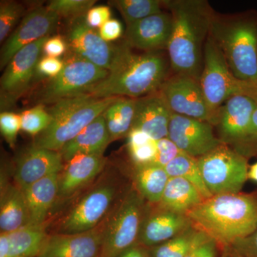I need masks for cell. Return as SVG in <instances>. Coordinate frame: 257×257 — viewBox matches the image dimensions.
<instances>
[{"label": "cell", "instance_id": "1", "mask_svg": "<svg viewBox=\"0 0 257 257\" xmlns=\"http://www.w3.org/2000/svg\"><path fill=\"white\" fill-rule=\"evenodd\" d=\"M173 19V30L167 47L174 74L199 79L204 62V49L214 11L203 0L164 1Z\"/></svg>", "mask_w": 257, "mask_h": 257}, {"label": "cell", "instance_id": "2", "mask_svg": "<svg viewBox=\"0 0 257 257\" xmlns=\"http://www.w3.org/2000/svg\"><path fill=\"white\" fill-rule=\"evenodd\" d=\"M133 50L124 41L121 43L119 58L107 77L86 94L139 99L159 92L168 78V61L158 52L135 53Z\"/></svg>", "mask_w": 257, "mask_h": 257}, {"label": "cell", "instance_id": "3", "mask_svg": "<svg viewBox=\"0 0 257 257\" xmlns=\"http://www.w3.org/2000/svg\"><path fill=\"white\" fill-rule=\"evenodd\" d=\"M187 215L195 227L215 240L222 251L257 229V191L212 196Z\"/></svg>", "mask_w": 257, "mask_h": 257}, {"label": "cell", "instance_id": "4", "mask_svg": "<svg viewBox=\"0 0 257 257\" xmlns=\"http://www.w3.org/2000/svg\"><path fill=\"white\" fill-rule=\"evenodd\" d=\"M209 36L235 77L257 85L256 10L227 15L214 12Z\"/></svg>", "mask_w": 257, "mask_h": 257}, {"label": "cell", "instance_id": "5", "mask_svg": "<svg viewBox=\"0 0 257 257\" xmlns=\"http://www.w3.org/2000/svg\"><path fill=\"white\" fill-rule=\"evenodd\" d=\"M118 97L96 98L84 94L54 103L48 110L52 117L50 126L37 135L34 145L60 152Z\"/></svg>", "mask_w": 257, "mask_h": 257}, {"label": "cell", "instance_id": "6", "mask_svg": "<svg viewBox=\"0 0 257 257\" xmlns=\"http://www.w3.org/2000/svg\"><path fill=\"white\" fill-rule=\"evenodd\" d=\"M199 84L208 106L217 115L229 98L245 95L257 101V85L236 78L222 52L208 36L204 49V62Z\"/></svg>", "mask_w": 257, "mask_h": 257}, {"label": "cell", "instance_id": "7", "mask_svg": "<svg viewBox=\"0 0 257 257\" xmlns=\"http://www.w3.org/2000/svg\"><path fill=\"white\" fill-rule=\"evenodd\" d=\"M147 207L135 187L125 193L107 217L99 257H119L138 243Z\"/></svg>", "mask_w": 257, "mask_h": 257}, {"label": "cell", "instance_id": "8", "mask_svg": "<svg viewBox=\"0 0 257 257\" xmlns=\"http://www.w3.org/2000/svg\"><path fill=\"white\" fill-rule=\"evenodd\" d=\"M204 184L213 196L237 194L248 179L247 157L222 144L197 159Z\"/></svg>", "mask_w": 257, "mask_h": 257}, {"label": "cell", "instance_id": "9", "mask_svg": "<svg viewBox=\"0 0 257 257\" xmlns=\"http://www.w3.org/2000/svg\"><path fill=\"white\" fill-rule=\"evenodd\" d=\"M119 184L114 179L101 180L64 216L57 233L76 234L97 227L119 202Z\"/></svg>", "mask_w": 257, "mask_h": 257}, {"label": "cell", "instance_id": "10", "mask_svg": "<svg viewBox=\"0 0 257 257\" xmlns=\"http://www.w3.org/2000/svg\"><path fill=\"white\" fill-rule=\"evenodd\" d=\"M64 62L60 74L51 79L39 92V102L54 104L66 98L86 94L88 89L105 79L109 73L74 54Z\"/></svg>", "mask_w": 257, "mask_h": 257}, {"label": "cell", "instance_id": "11", "mask_svg": "<svg viewBox=\"0 0 257 257\" xmlns=\"http://www.w3.org/2000/svg\"><path fill=\"white\" fill-rule=\"evenodd\" d=\"M160 92L174 114L207 121L216 126L218 116L208 106L199 79L174 74L167 79Z\"/></svg>", "mask_w": 257, "mask_h": 257}, {"label": "cell", "instance_id": "12", "mask_svg": "<svg viewBox=\"0 0 257 257\" xmlns=\"http://www.w3.org/2000/svg\"><path fill=\"white\" fill-rule=\"evenodd\" d=\"M49 37L23 47L10 60L0 80L2 110L14 104L30 87Z\"/></svg>", "mask_w": 257, "mask_h": 257}, {"label": "cell", "instance_id": "13", "mask_svg": "<svg viewBox=\"0 0 257 257\" xmlns=\"http://www.w3.org/2000/svg\"><path fill=\"white\" fill-rule=\"evenodd\" d=\"M67 43L72 54L109 72L119 58L121 50V44L116 45L104 41L98 31L89 28L85 15L72 20Z\"/></svg>", "mask_w": 257, "mask_h": 257}, {"label": "cell", "instance_id": "14", "mask_svg": "<svg viewBox=\"0 0 257 257\" xmlns=\"http://www.w3.org/2000/svg\"><path fill=\"white\" fill-rule=\"evenodd\" d=\"M257 101L245 95L229 98L221 106L216 126L219 140L226 145H234L242 154L248 143V133Z\"/></svg>", "mask_w": 257, "mask_h": 257}, {"label": "cell", "instance_id": "15", "mask_svg": "<svg viewBox=\"0 0 257 257\" xmlns=\"http://www.w3.org/2000/svg\"><path fill=\"white\" fill-rule=\"evenodd\" d=\"M213 126L207 121L172 113L167 138L183 153L198 159L224 144L216 138Z\"/></svg>", "mask_w": 257, "mask_h": 257}, {"label": "cell", "instance_id": "16", "mask_svg": "<svg viewBox=\"0 0 257 257\" xmlns=\"http://www.w3.org/2000/svg\"><path fill=\"white\" fill-rule=\"evenodd\" d=\"M60 17L47 8H37L25 15L20 25L7 39L0 53V67H7L23 47L38 41L57 27Z\"/></svg>", "mask_w": 257, "mask_h": 257}, {"label": "cell", "instance_id": "17", "mask_svg": "<svg viewBox=\"0 0 257 257\" xmlns=\"http://www.w3.org/2000/svg\"><path fill=\"white\" fill-rule=\"evenodd\" d=\"M107 217L97 227L84 232L49 235L37 257H99Z\"/></svg>", "mask_w": 257, "mask_h": 257}, {"label": "cell", "instance_id": "18", "mask_svg": "<svg viewBox=\"0 0 257 257\" xmlns=\"http://www.w3.org/2000/svg\"><path fill=\"white\" fill-rule=\"evenodd\" d=\"M173 30L172 14L162 12L126 26L124 42L144 52L167 50Z\"/></svg>", "mask_w": 257, "mask_h": 257}, {"label": "cell", "instance_id": "19", "mask_svg": "<svg viewBox=\"0 0 257 257\" xmlns=\"http://www.w3.org/2000/svg\"><path fill=\"white\" fill-rule=\"evenodd\" d=\"M193 225L187 214L161 207H147L142 223L138 244L150 248L168 241Z\"/></svg>", "mask_w": 257, "mask_h": 257}, {"label": "cell", "instance_id": "20", "mask_svg": "<svg viewBox=\"0 0 257 257\" xmlns=\"http://www.w3.org/2000/svg\"><path fill=\"white\" fill-rule=\"evenodd\" d=\"M63 162L60 152L33 145L17 161L15 173L17 186L23 190L45 177L60 174L64 168Z\"/></svg>", "mask_w": 257, "mask_h": 257}, {"label": "cell", "instance_id": "21", "mask_svg": "<svg viewBox=\"0 0 257 257\" xmlns=\"http://www.w3.org/2000/svg\"><path fill=\"white\" fill-rule=\"evenodd\" d=\"M172 112L160 91L136 99L133 128L155 140L167 138Z\"/></svg>", "mask_w": 257, "mask_h": 257}, {"label": "cell", "instance_id": "22", "mask_svg": "<svg viewBox=\"0 0 257 257\" xmlns=\"http://www.w3.org/2000/svg\"><path fill=\"white\" fill-rule=\"evenodd\" d=\"M106 162L103 155H79L67 162L59 175L58 197H70L90 183L104 170Z\"/></svg>", "mask_w": 257, "mask_h": 257}, {"label": "cell", "instance_id": "23", "mask_svg": "<svg viewBox=\"0 0 257 257\" xmlns=\"http://www.w3.org/2000/svg\"><path fill=\"white\" fill-rule=\"evenodd\" d=\"M111 142L103 114L66 144L60 152L64 162L79 155H103Z\"/></svg>", "mask_w": 257, "mask_h": 257}, {"label": "cell", "instance_id": "24", "mask_svg": "<svg viewBox=\"0 0 257 257\" xmlns=\"http://www.w3.org/2000/svg\"><path fill=\"white\" fill-rule=\"evenodd\" d=\"M59 175L49 176L22 190L28 205L30 225L45 224L49 211L58 197Z\"/></svg>", "mask_w": 257, "mask_h": 257}, {"label": "cell", "instance_id": "25", "mask_svg": "<svg viewBox=\"0 0 257 257\" xmlns=\"http://www.w3.org/2000/svg\"><path fill=\"white\" fill-rule=\"evenodd\" d=\"M30 224V214L23 191L18 186H9L2 193L1 233H11Z\"/></svg>", "mask_w": 257, "mask_h": 257}, {"label": "cell", "instance_id": "26", "mask_svg": "<svg viewBox=\"0 0 257 257\" xmlns=\"http://www.w3.org/2000/svg\"><path fill=\"white\" fill-rule=\"evenodd\" d=\"M204 200L200 192L189 181L170 177L159 204L169 210L187 214Z\"/></svg>", "mask_w": 257, "mask_h": 257}, {"label": "cell", "instance_id": "27", "mask_svg": "<svg viewBox=\"0 0 257 257\" xmlns=\"http://www.w3.org/2000/svg\"><path fill=\"white\" fill-rule=\"evenodd\" d=\"M170 177L164 167L151 164L135 167V187L150 204H159Z\"/></svg>", "mask_w": 257, "mask_h": 257}, {"label": "cell", "instance_id": "28", "mask_svg": "<svg viewBox=\"0 0 257 257\" xmlns=\"http://www.w3.org/2000/svg\"><path fill=\"white\" fill-rule=\"evenodd\" d=\"M8 234L9 257L38 256L49 236L45 231V224L28 225Z\"/></svg>", "mask_w": 257, "mask_h": 257}, {"label": "cell", "instance_id": "29", "mask_svg": "<svg viewBox=\"0 0 257 257\" xmlns=\"http://www.w3.org/2000/svg\"><path fill=\"white\" fill-rule=\"evenodd\" d=\"M136 99L119 96L103 113L111 141L127 137L131 131Z\"/></svg>", "mask_w": 257, "mask_h": 257}, {"label": "cell", "instance_id": "30", "mask_svg": "<svg viewBox=\"0 0 257 257\" xmlns=\"http://www.w3.org/2000/svg\"><path fill=\"white\" fill-rule=\"evenodd\" d=\"M208 237L206 233L192 225L172 239L147 250L150 257H186L194 246Z\"/></svg>", "mask_w": 257, "mask_h": 257}, {"label": "cell", "instance_id": "31", "mask_svg": "<svg viewBox=\"0 0 257 257\" xmlns=\"http://www.w3.org/2000/svg\"><path fill=\"white\" fill-rule=\"evenodd\" d=\"M170 177H181L189 181L202 194L204 200L212 197L203 180L197 159L182 152L165 167Z\"/></svg>", "mask_w": 257, "mask_h": 257}, {"label": "cell", "instance_id": "32", "mask_svg": "<svg viewBox=\"0 0 257 257\" xmlns=\"http://www.w3.org/2000/svg\"><path fill=\"white\" fill-rule=\"evenodd\" d=\"M118 10L126 26L162 12L164 1L159 0H115L109 2Z\"/></svg>", "mask_w": 257, "mask_h": 257}, {"label": "cell", "instance_id": "33", "mask_svg": "<svg viewBox=\"0 0 257 257\" xmlns=\"http://www.w3.org/2000/svg\"><path fill=\"white\" fill-rule=\"evenodd\" d=\"M126 138L128 155L135 167L153 163L156 155V140L136 128H132Z\"/></svg>", "mask_w": 257, "mask_h": 257}, {"label": "cell", "instance_id": "34", "mask_svg": "<svg viewBox=\"0 0 257 257\" xmlns=\"http://www.w3.org/2000/svg\"><path fill=\"white\" fill-rule=\"evenodd\" d=\"M21 116L22 130L29 135H39L50 126L52 117L42 104H39L23 111Z\"/></svg>", "mask_w": 257, "mask_h": 257}, {"label": "cell", "instance_id": "35", "mask_svg": "<svg viewBox=\"0 0 257 257\" xmlns=\"http://www.w3.org/2000/svg\"><path fill=\"white\" fill-rule=\"evenodd\" d=\"M95 3L94 0H52L47 8L60 18L73 20L86 15Z\"/></svg>", "mask_w": 257, "mask_h": 257}, {"label": "cell", "instance_id": "36", "mask_svg": "<svg viewBox=\"0 0 257 257\" xmlns=\"http://www.w3.org/2000/svg\"><path fill=\"white\" fill-rule=\"evenodd\" d=\"M23 5L15 1H2L0 4V42L5 41L24 14Z\"/></svg>", "mask_w": 257, "mask_h": 257}, {"label": "cell", "instance_id": "37", "mask_svg": "<svg viewBox=\"0 0 257 257\" xmlns=\"http://www.w3.org/2000/svg\"><path fill=\"white\" fill-rule=\"evenodd\" d=\"M20 130H22L20 114H16L11 111H2L0 114V131L10 147L15 146Z\"/></svg>", "mask_w": 257, "mask_h": 257}, {"label": "cell", "instance_id": "38", "mask_svg": "<svg viewBox=\"0 0 257 257\" xmlns=\"http://www.w3.org/2000/svg\"><path fill=\"white\" fill-rule=\"evenodd\" d=\"M156 148V155L152 164L164 168L182 153L177 145L168 138L157 140Z\"/></svg>", "mask_w": 257, "mask_h": 257}, {"label": "cell", "instance_id": "39", "mask_svg": "<svg viewBox=\"0 0 257 257\" xmlns=\"http://www.w3.org/2000/svg\"><path fill=\"white\" fill-rule=\"evenodd\" d=\"M224 250L240 257H257V229L251 234L236 240Z\"/></svg>", "mask_w": 257, "mask_h": 257}, {"label": "cell", "instance_id": "40", "mask_svg": "<svg viewBox=\"0 0 257 257\" xmlns=\"http://www.w3.org/2000/svg\"><path fill=\"white\" fill-rule=\"evenodd\" d=\"M110 8L105 5L92 7L85 15V20L89 28L99 30L111 19Z\"/></svg>", "mask_w": 257, "mask_h": 257}, {"label": "cell", "instance_id": "41", "mask_svg": "<svg viewBox=\"0 0 257 257\" xmlns=\"http://www.w3.org/2000/svg\"><path fill=\"white\" fill-rule=\"evenodd\" d=\"M64 62L60 58L46 57H41L37 66L36 72L42 76L55 78L64 68Z\"/></svg>", "mask_w": 257, "mask_h": 257}, {"label": "cell", "instance_id": "42", "mask_svg": "<svg viewBox=\"0 0 257 257\" xmlns=\"http://www.w3.org/2000/svg\"><path fill=\"white\" fill-rule=\"evenodd\" d=\"M220 246L215 240L208 237L191 250L186 257H219Z\"/></svg>", "mask_w": 257, "mask_h": 257}, {"label": "cell", "instance_id": "43", "mask_svg": "<svg viewBox=\"0 0 257 257\" xmlns=\"http://www.w3.org/2000/svg\"><path fill=\"white\" fill-rule=\"evenodd\" d=\"M68 48L67 42L60 36L49 37L44 45L42 52L46 57H55L64 55Z\"/></svg>", "mask_w": 257, "mask_h": 257}, {"label": "cell", "instance_id": "44", "mask_svg": "<svg viewBox=\"0 0 257 257\" xmlns=\"http://www.w3.org/2000/svg\"><path fill=\"white\" fill-rule=\"evenodd\" d=\"M98 32L104 41L111 43V42L118 40L122 35V25L119 20L110 19L98 30Z\"/></svg>", "mask_w": 257, "mask_h": 257}, {"label": "cell", "instance_id": "45", "mask_svg": "<svg viewBox=\"0 0 257 257\" xmlns=\"http://www.w3.org/2000/svg\"><path fill=\"white\" fill-rule=\"evenodd\" d=\"M119 257H150V255L147 248L137 243L121 253Z\"/></svg>", "mask_w": 257, "mask_h": 257}, {"label": "cell", "instance_id": "46", "mask_svg": "<svg viewBox=\"0 0 257 257\" xmlns=\"http://www.w3.org/2000/svg\"><path fill=\"white\" fill-rule=\"evenodd\" d=\"M257 141V106L253 111L252 118H251V126H250L249 133H248V143L242 152V155H245L248 147L251 144Z\"/></svg>", "mask_w": 257, "mask_h": 257}, {"label": "cell", "instance_id": "47", "mask_svg": "<svg viewBox=\"0 0 257 257\" xmlns=\"http://www.w3.org/2000/svg\"><path fill=\"white\" fill-rule=\"evenodd\" d=\"M10 241L8 233L0 234V257H9Z\"/></svg>", "mask_w": 257, "mask_h": 257}, {"label": "cell", "instance_id": "48", "mask_svg": "<svg viewBox=\"0 0 257 257\" xmlns=\"http://www.w3.org/2000/svg\"><path fill=\"white\" fill-rule=\"evenodd\" d=\"M248 179L257 183V162L251 165L248 169Z\"/></svg>", "mask_w": 257, "mask_h": 257}, {"label": "cell", "instance_id": "49", "mask_svg": "<svg viewBox=\"0 0 257 257\" xmlns=\"http://www.w3.org/2000/svg\"><path fill=\"white\" fill-rule=\"evenodd\" d=\"M253 155H257V141L251 144L245 153V155L247 157Z\"/></svg>", "mask_w": 257, "mask_h": 257}, {"label": "cell", "instance_id": "50", "mask_svg": "<svg viewBox=\"0 0 257 257\" xmlns=\"http://www.w3.org/2000/svg\"><path fill=\"white\" fill-rule=\"evenodd\" d=\"M219 257H240L235 253L231 252V251H228V250H223L221 251V255Z\"/></svg>", "mask_w": 257, "mask_h": 257}]
</instances>
